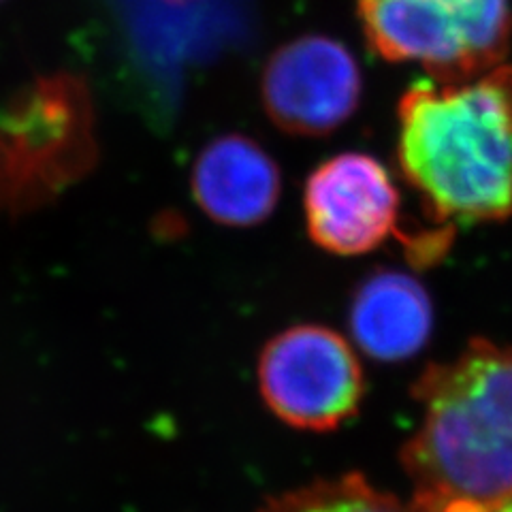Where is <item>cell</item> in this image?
Returning a JSON list of instances; mask_svg holds the SVG:
<instances>
[{
	"mask_svg": "<svg viewBox=\"0 0 512 512\" xmlns=\"http://www.w3.org/2000/svg\"><path fill=\"white\" fill-rule=\"evenodd\" d=\"M434 312L425 288L399 271H378L355 293L350 329L357 344L378 361H404L431 333Z\"/></svg>",
	"mask_w": 512,
	"mask_h": 512,
	"instance_id": "9c48e42d",
	"label": "cell"
},
{
	"mask_svg": "<svg viewBox=\"0 0 512 512\" xmlns=\"http://www.w3.org/2000/svg\"><path fill=\"white\" fill-rule=\"evenodd\" d=\"M259 389L267 408L286 425L331 431L357 414L365 378L355 350L338 331L299 325L263 348Z\"/></svg>",
	"mask_w": 512,
	"mask_h": 512,
	"instance_id": "5b68a950",
	"label": "cell"
},
{
	"mask_svg": "<svg viewBox=\"0 0 512 512\" xmlns=\"http://www.w3.org/2000/svg\"><path fill=\"white\" fill-rule=\"evenodd\" d=\"M399 190L376 158L346 152L325 160L306 182L308 233L323 250L357 256L397 231Z\"/></svg>",
	"mask_w": 512,
	"mask_h": 512,
	"instance_id": "52a82bcc",
	"label": "cell"
},
{
	"mask_svg": "<svg viewBox=\"0 0 512 512\" xmlns=\"http://www.w3.org/2000/svg\"><path fill=\"white\" fill-rule=\"evenodd\" d=\"M259 512H419L361 474L314 480L265 502Z\"/></svg>",
	"mask_w": 512,
	"mask_h": 512,
	"instance_id": "30bf717a",
	"label": "cell"
},
{
	"mask_svg": "<svg viewBox=\"0 0 512 512\" xmlns=\"http://www.w3.org/2000/svg\"><path fill=\"white\" fill-rule=\"evenodd\" d=\"M90 109L73 75L41 77L0 107V210L20 214L86 169Z\"/></svg>",
	"mask_w": 512,
	"mask_h": 512,
	"instance_id": "277c9868",
	"label": "cell"
},
{
	"mask_svg": "<svg viewBox=\"0 0 512 512\" xmlns=\"http://www.w3.org/2000/svg\"><path fill=\"white\" fill-rule=\"evenodd\" d=\"M261 96L271 122L301 137H320L355 114L361 71L346 45L323 35L299 37L269 58Z\"/></svg>",
	"mask_w": 512,
	"mask_h": 512,
	"instance_id": "8992f818",
	"label": "cell"
},
{
	"mask_svg": "<svg viewBox=\"0 0 512 512\" xmlns=\"http://www.w3.org/2000/svg\"><path fill=\"white\" fill-rule=\"evenodd\" d=\"M495 512H512V502H508V504H504L502 508H498Z\"/></svg>",
	"mask_w": 512,
	"mask_h": 512,
	"instance_id": "8fae6325",
	"label": "cell"
},
{
	"mask_svg": "<svg viewBox=\"0 0 512 512\" xmlns=\"http://www.w3.org/2000/svg\"><path fill=\"white\" fill-rule=\"evenodd\" d=\"M192 195L201 210L227 227H254L276 210L280 171L246 135H224L205 146L192 169Z\"/></svg>",
	"mask_w": 512,
	"mask_h": 512,
	"instance_id": "ba28073f",
	"label": "cell"
},
{
	"mask_svg": "<svg viewBox=\"0 0 512 512\" xmlns=\"http://www.w3.org/2000/svg\"><path fill=\"white\" fill-rule=\"evenodd\" d=\"M365 39L389 62H416L459 84L500 67L512 35L510 0H357Z\"/></svg>",
	"mask_w": 512,
	"mask_h": 512,
	"instance_id": "3957f363",
	"label": "cell"
},
{
	"mask_svg": "<svg viewBox=\"0 0 512 512\" xmlns=\"http://www.w3.org/2000/svg\"><path fill=\"white\" fill-rule=\"evenodd\" d=\"M421 423L402 466L419 512H495L512 502V346L474 340L414 382Z\"/></svg>",
	"mask_w": 512,
	"mask_h": 512,
	"instance_id": "6da1fadb",
	"label": "cell"
},
{
	"mask_svg": "<svg viewBox=\"0 0 512 512\" xmlns=\"http://www.w3.org/2000/svg\"><path fill=\"white\" fill-rule=\"evenodd\" d=\"M397 160L440 222L512 216V67L414 84L399 101Z\"/></svg>",
	"mask_w": 512,
	"mask_h": 512,
	"instance_id": "7a4b0ae2",
	"label": "cell"
}]
</instances>
